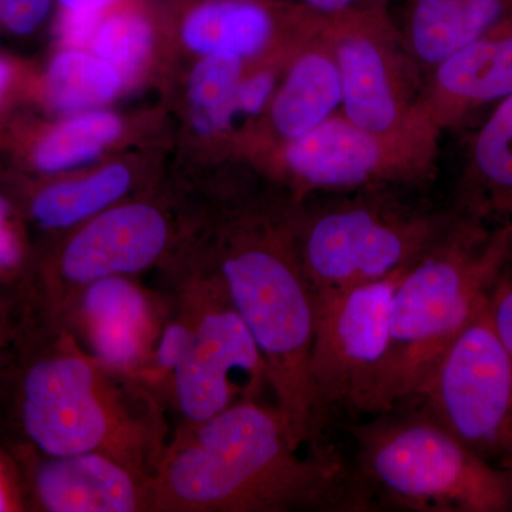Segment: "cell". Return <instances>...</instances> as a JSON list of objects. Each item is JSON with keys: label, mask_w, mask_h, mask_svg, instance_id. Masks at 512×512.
Instances as JSON below:
<instances>
[{"label": "cell", "mask_w": 512, "mask_h": 512, "mask_svg": "<svg viewBox=\"0 0 512 512\" xmlns=\"http://www.w3.org/2000/svg\"><path fill=\"white\" fill-rule=\"evenodd\" d=\"M168 410L136 377L90 355L62 323L25 312L0 366V441L50 456L101 453L153 477Z\"/></svg>", "instance_id": "cell-1"}, {"label": "cell", "mask_w": 512, "mask_h": 512, "mask_svg": "<svg viewBox=\"0 0 512 512\" xmlns=\"http://www.w3.org/2000/svg\"><path fill=\"white\" fill-rule=\"evenodd\" d=\"M366 511L352 470L299 456L275 404L242 402L174 430L150 480V512Z\"/></svg>", "instance_id": "cell-2"}, {"label": "cell", "mask_w": 512, "mask_h": 512, "mask_svg": "<svg viewBox=\"0 0 512 512\" xmlns=\"http://www.w3.org/2000/svg\"><path fill=\"white\" fill-rule=\"evenodd\" d=\"M511 258L510 232L454 212L443 235L409 266L393 293L389 345L369 416L392 412L419 397Z\"/></svg>", "instance_id": "cell-3"}, {"label": "cell", "mask_w": 512, "mask_h": 512, "mask_svg": "<svg viewBox=\"0 0 512 512\" xmlns=\"http://www.w3.org/2000/svg\"><path fill=\"white\" fill-rule=\"evenodd\" d=\"M214 266L261 350L275 406L295 450L315 436L309 359L315 303L298 242L296 218L281 231L234 229Z\"/></svg>", "instance_id": "cell-4"}, {"label": "cell", "mask_w": 512, "mask_h": 512, "mask_svg": "<svg viewBox=\"0 0 512 512\" xmlns=\"http://www.w3.org/2000/svg\"><path fill=\"white\" fill-rule=\"evenodd\" d=\"M350 427L353 481L366 510H512V473L485 461L429 413L412 404Z\"/></svg>", "instance_id": "cell-5"}, {"label": "cell", "mask_w": 512, "mask_h": 512, "mask_svg": "<svg viewBox=\"0 0 512 512\" xmlns=\"http://www.w3.org/2000/svg\"><path fill=\"white\" fill-rule=\"evenodd\" d=\"M340 195L296 218L313 296L380 281L413 265L454 217L410 201L400 187Z\"/></svg>", "instance_id": "cell-6"}, {"label": "cell", "mask_w": 512, "mask_h": 512, "mask_svg": "<svg viewBox=\"0 0 512 512\" xmlns=\"http://www.w3.org/2000/svg\"><path fill=\"white\" fill-rule=\"evenodd\" d=\"M342 83L340 113L384 140L434 156L440 134L421 109L423 84L389 10L323 20Z\"/></svg>", "instance_id": "cell-7"}, {"label": "cell", "mask_w": 512, "mask_h": 512, "mask_svg": "<svg viewBox=\"0 0 512 512\" xmlns=\"http://www.w3.org/2000/svg\"><path fill=\"white\" fill-rule=\"evenodd\" d=\"M488 295L410 404L512 473V359L491 323Z\"/></svg>", "instance_id": "cell-8"}, {"label": "cell", "mask_w": 512, "mask_h": 512, "mask_svg": "<svg viewBox=\"0 0 512 512\" xmlns=\"http://www.w3.org/2000/svg\"><path fill=\"white\" fill-rule=\"evenodd\" d=\"M190 278L197 312L190 346L171 386L173 431L197 426L238 403L264 402L271 392L261 350L217 269L211 266Z\"/></svg>", "instance_id": "cell-9"}, {"label": "cell", "mask_w": 512, "mask_h": 512, "mask_svg": "<svg viewBox=\"0 0 512 512\" xmlns=\"http://www.w3.org/2000/svg\"><path fill=\"white\" fill-rule=\"evenodd\" d=\"M170 222L147 202L110 207L83 222L62 247L33 261L23 285L29 315L59 323L83 289L111 276H134L156 265L170 244Z\"/></svg>", "instance_id": "cell-10"}, {"label": "cell", "mask_w": 512, "mask_h": 512, "mask_svg": "<svg viewBox=\"0 0 512 512\" xmlns=\"http://www.w3.org/2000/svg\"><path fill=\"white\" fill-rule=\"evenodd\" d=\"M407 269L370 284L313 296L309 377L316 437L330 410L367 414L389 345L390 302Z\"/></svg>", "instance_id": "cell-11"}, {"label": "cell", "mask_w": 512, "mask_h": 512, "mask_svg": "<svg viewBox=\"0 0 512 512\" xmlns=\"http://www.w3.org/2000/svg\"><path fill=\"white\" fill-rule=\"evenodd\" d=\"M284 161L303 194L412 188L433 174L434 156L357 127L342 113L288 141Z\"/></svg>", "instance_id": "cell-12"}, {"label": "cell", "mask_w": 512, "mask_h": 512, "mask_svg": "<svg viewBox=\"0 0 512 512\" xmlns=\"http://www.w3.org/2000/svg\"><path fill=\"white\" fill-rule=\"evenodd\" d=\"M167 313L163 292L131 276H111L87 286L59 323L103 365L138 377L146 369Z\"/></svg>", "instance_id": "cell-13"}, {"label": "cell", "mask_w": 512, "mask_h": 512, "mask_svg": "<svg viewBox=\"0 0 512 512\" xmlns=\"http://www.w3.org/2000/svg\"><path fill=\"white\" fill-rule=\"evenodd\" d=\"M26 512H150L151 477L101 453L9 450Z\"/></svg>", "instance_id": "cell-14"}, {"label": "cell", "mask_w": 512, "mask_h": 512, "mask_svg": "<svg viewBox=\"0 0 512 512\" xmlns=\"http://www.w3.org/2000/svg\"><path fill=\"white\" fill-rule=\"evenodd\" d=\"M512 96V18L429 72L421 109L441 133Z\"/></svg>", "instance_id": "cell-15"}, {"label": "cell", "mask_w": 512, "mask_h": 512, "mask_svg": "<svg viewBox=\"0 0 512 512\" xmlns=\"http://www.w3.org/2000/svg\"><path fill=\"white\" fill-rule=\"evenodd\" d=\"M454 212L512 235V96L495 104L471 138Z\"/></svg>", "instance_id": "cell-16"}, {"label": "cell", "mask_w": 512, "mask_h": 512, "mask_svg": "<svg viewBox=\"0 0 512 512\" xmlns=\"http://www.w3.org/2000/svg\"><path fill=\"white\" fill-rule=\"evenodd\" d=\"M512 18V0H407L403 45L430 70Z\"/></svg>", "instance_id": "cell-17"}, {"label": "cell", "mask_w": 512, "mask_h": 512, "mask_svg": "<svg viewBox=\"0 0 512 512\" xmlns=\"http://www.w3.org/2000/svg\"><path fill=\"white\" fill-rule=\"evenodd\" d=\"M325 20V19H323ZM342 109L335 53L322 26L293 60L271 103V123L285 143L305 136Z\"/></svg>", "instance_id": "cell-18"}, {"label": "cell", "mask_w": 512, "mask_h": 512, "mask_svg": "<svg viewBox=\"0 0 512 512\" xmlns=\"http://www.w3.org/2000/svg\"><path fill=\"white\" fill-rule=\"evenodd\" d=\"M296 6L282 10L268 0H201L184 16L181 36L202 56L252 59L274 42L282 16Z\"/></svg>", "instance_id": "cell-19"}, {"label": "cell", "mask_w": 512, "mask_h": 512, "mask_svg": "<svg viewBox=\"0 0 512 512\" xmlns=\"http://www.w3.org/2000/svg\"><path fill=\"white\" fill-rule=\"evenodd\" d=\"M131 185L124 165H110L82 180L36 185L16 204L23 221L43 232H62L113 207Z\"/></svg>", "instance_id": "cell-20"}, {"label": "cell", "mask_w": 512, "mask_h": 512, "mask_svg": "<svg viewBox=\"0 0 512 512\" xmlns=\"http://www.w3.org/2000/svg\"><path fill=\"white\" fill-rule=\"evenodd\" d=\"M123 124L107 111H93L37 134L26 147L29 167L40 174L72 170L93 160L120 136Z\"/></svg>", "instance_id": "cell-21"}, {"label": "cell", "mask_w": 512, "mask_h": 512, "mask_svg": "<svg viewBox=\"0 0 512 512\" xmlns=\"http://www.w3.org/2000/svg\"><path fill=\"white\" fill-rule=\"evenodd\" d=\"M121 84L120 73L100 57L66 49L49 64L45 94L56 110L76 113L107 103L120 92Z\"/></svg>", "instance_id": "cell-22"}, {"label": "cell", "mask_w": 512, "mask_h": 512, "mask_svg": "<svg viewBox=\"0 0 512 512\" xmlns=\"http://www.w3.org/2000/svg\"><path fill=\"white\" fill-rule=\"evenodd\" d=\"M244 60L234 56H204L190 80L191 117L201 134L220 133L238 114V90Z\"/></svg>", "instance_id": "cell-23"}, {"label": "cell", "mask_w": 512, "mask_h": 512, "mask_svg": "<svg viewBox=\"0 0 512 512\" xmlns=\"http://www.w3.org/2000/svg\"><path fill=\"white\" fill-rule=\"evenodd\" d=\"M119 6L107 10L92 46L94 55L114 67L124 80L133 76L146 60L153 29L140 10Z\"/></svg>", "instance_id": "cell-24"}, {"label": "cell", "mask_w": 512, "mask_h": 512, "mask_svg": "<svg viewBox=\"0 0 512 512\" xmlns=\"http://www.w3.org/2000/svg\"><path fill=\"white\" fill-rule=\"evenodd\" d=\"M55 0H0V30L10 36H30L49 18Z\"/></svg>", "instance_id": "cell-25"}, {"label": "cell", "mask_w": 512, "mask_h": 512, "mask_svg": "<svg viewBox=\"0 0 512 512\" xmlns=\"http://www.w3.org/2000/svg\"><path fill=\"white\" fill-rule=\"evenodd\" d=\"M488 312L495 333L512 359V258L491 288Z\"/></svg>", "instance_id": "cell-26"}, {"label": "cell", "mask_w": 512, "mask_h": 512, "mask_svg": "<svg viewBox=\"0 0 512 512\" xmlns=\"http://www.w3.org/2000/svg\"><path fill=\"white\" fill-rule=\"evenodd\" d=\"M106 12L60 10L59 20H57V36L62 45L73 50H83L93 45L94 37H96Z\"/></svg>", "instance_id": "cell-27"}, {"label": "cell", "mask_w": 512, "mask_h": 512, "mask_svg": "<svg viewBox=\"0 0 512 512\" xmlns=\"http://www.w3.org/2000/svg\"><path fill=\"white\" fill-rule=\"evenodd\" d=\"M275 94V76L271 72H258L244 77L238 90V114L256 116Z\"/></svg>", "instance_id": "cell-28"}, {"label": "cell", "mask_w": 512, "mask_h": 512, "mask_svg": "<svg viewBox=\"0 0 512 512\" xmlns=\"http://www.w3.org/2000/svg\"><path fill=\"white\" fill-rule=\"evenodd\" d=\"M0 512H26L25 495L15 458L0 441Z\"/></svg>", "instance_id": "cell-29"}, {"label": "cell", "mask_w": 512, "mask_h": 512, "mask_svg": "<svg viewBox=\"0 0 512 512\" xmlns=\"http://www.w3.org/2000/svg\"><path fill=\"white\" fill-rule=\"evenodd\" d=\"M23 318L25 306L20 292H0V366L18 335Z\"/></svg>", "instance_id": "cell-30"}, {"label": "cell", "mask_w": 512, "mask_h": 512, "mask_svg": "<svg viewBox=\"0 0 512 512\" xmlns=\"http://www.w3.org/2000/svg\"><path fill=\"white\" fill-rule=\"evenodd\" d=\"M296 3L319 18L333 19L366 10L387 8L389 0H296Z\"/></svg>", "instance_id": "cell-31"}, {"label": "cell", "mask_w": 512, "mask_h": 512, "mask_svg": "<svg viewBox=\"0 0 512 512\" xmlns=\"http://www.w3.org/2000/svg\"><path fill=\"white\" fill-rule=\"evenodd\" d=\"M19 79L18 64L9 57L0 55V110L12 96L13 89Z\"/></svg>", "instance_id": "cell-32"}, {"label": "cell", "mask_w": 512, "mask_h": 512, "mask_svg": "<svg viewBox=\"0 0 512 512\" xmlns=\"http://www.w3.org/2000/svg\"><path fill=\"white\" fill-rule=\"evenodd\" d=\"M60 10H87V12H106L127 0H55Z\"/></svg>", "instance_id": "cell-33"}]
</instances>
